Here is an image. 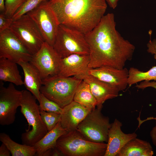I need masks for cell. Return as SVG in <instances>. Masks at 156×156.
Returning <instances> with one entry per match:
<instances>
[{
	"label": "cell",
	"mask_w": 156,
	"mask_h": 156,
	"mask_svg": "<svg viewBox=\"0 0 156 156\" xmlns=\"http://www.w3.org/2000/svg\"><path fill=\"white\" fill-rule=\"evenodd\" d=\"M109 6L113 9H115L117 6L119 0H105Z\"/></svg>",
	"instance_id": "34"
},
{
	"label": "cell",
	"mask_w": 156,
	"mask_h": 156,
	"mask_svg": "<svg viewBox=\"0 0 156 156\" xmlns=\"http://www.w3.org/2000/svg\"><path fill=\"white\" fill-rule=\"evenodd\" d=\"M14 20L12 18L6 16L4 13L0 14V33L9 29Z\"/></svg>",
	"instance_id": "29"
},
{
	"label": "cell",
	"mask_w": 156,
	"mask_h": 156,
	"mask_svg": "<svg viewBox=\"0 0 156 156\" xmlns=\"http://www.w3.org/2000/svg\"><path fill=\"white\" fill-rule=\"evenodd\" d=\"M73 101L92 109L95 108L97 105L89 85L83 80L77 88Z\"/></svg>",
	"instance_id": "23"
},
{
	"label": "cell",
	"mask_w": 156,
	"mask_h": 156,
	"mask_svg": "<svg viewBox=\"0 0 156 156\" xmlns=\"http://www.w3.org/2000/svg\"><path fill=\"white\" fill-rule=\"evenodd\" d=\"M67 133L62 126L60 121L58 122L53 129L33 145L36 151L35 155L42 156L46 151L56 147L58 139Z\"/></svg>",
	"instance_id": "19"
},
{
	"label": "cell",
	"mask_w": 156,
	"mask_h": 156,
	"mask_svg": "<svg viewBox=\"0 0 156 156\" xmlns=\"http://www.w3.org/2000/svg\"><path fill=\"white\" fill-rule=\"evenodd\" d=\"M89 55L73 54L61 58L58 76L64 77H77L88 73Z\"/></svg>",
	"instance_id": "15"
},
{
	"label": "cell",
	"mask_w": 156,
	"mask_h": 156,
	"mask_svg": "<svg viewBox=\"0 0 156 156\" xmlns=\"http://www.w3.org/2000/svg\"><path fill=\"white\" fill-rule=\"evenodd\" d=\"M9 29L32 55L44 42L37 25L27 14L14 20Z\"/></svg>",
	"instance_id": "8"
},
{
	"label": "cell",
	"mask_w": 156,
	"mask_h": 156,
	"mask_svg": "<svg viewBox=\"0 0 156 156\" xmlns=\"http://www.w3.org/2000/svg\"><path fill=\"white\" fill-rule=\"evenodd\" d=\"M49 0H27L18 9L12 17L14 21L33 10L42 3Z\"/></svg>",
	"instance_id": "25"
},
{
	"label": "cell",
	"mask_w": 156,
	"mask_h": 156,
	"mask_svg": "<svg viewBox=\"0 0 156 156\" xmlns=\"http://www.w3.org/2000/svg\"><path fill=\"white\" fill-rule=\"evenodd\" d=\"M27 0H5V11L4 14L12 18L14 13Z\"/></svg>",
	"instance_id": "28"
},
{
	"label": "cell",
	"mask_w": 156,
	"mask_h": 156,
	"mask_svg": "<svg viewBox=\"0 0 156 156\" xmlns=\"http://www.w3.org/2000/svg\"><path fill=\"white\" fill-rule=\"evenodd\" d=\"M32 57L9 28L0 33V58H5L18 64L20 62H30Z\"/></svg>",
	"instance_id": "12"
},
{
	"label": "cell",
	"mask_w": 156,
	"mask_h": 156,
	"mask_svg": "<svg viewBox=\"0 0 156 156\" xmlns=\"http://www.w3.org/2000/svg\"><path fill=\"white\" fill-rule=\"evenodd\" d=\"M82 80L74 77H49L42 80L40 92L63 108L73 101L77 88Z\"/></svg>",
	"instance_id": "5"
},
{
	"label": "cell",
	"mask_w": 156,
	"mask_h": 156,
	"mask_svg": "<svg viewBox=\"0 0 156 156\" xmlns=\"http://www.w3.org/2000/svg\"><path fill=\"white\" fill-rule=\"evenodd\" d=\"M85 36L90 50V68L107 66L122 69L132 59L135 47L116 29L113 13L105 15Z\"/></svg>",
	"instance_id": "1"
},
{
	"label": "cell",
	"mask_w": 156,
	"mask_h": 156,
	"mask_svg": "<svg viewBox=\"0 0 156 156\" xmlns=\"http://www.w3.org/2000/svg\"><path fill=\"white\" fill-rule=\"evenodd\" d=\"M39 103L40 111L54 112L61 114L62 112L63 108L56 103L48 99L41 93Z\"/></svg>",
	"instance_id": "27"
},
{
	"label": "cell",
	"mask_w": 156,
	"mask_h": 156,
	"mask_svg": "<svg viewBox=\"0 0 156 156\" xmlns=\"http://www.w3.org/2000/svg\"><path fill=\"white\" fill-rule=\"evenodd\" d=\"M92 109L74 101L63 108L60 122L69 132L77 130L79 124Z\"/></svg>",
	"instance_id": "16"
},
{
	"label": "cell",
	"mask_w": 156,
	"mask_h": 156,
	"mask_svg": "<svg viewBox=\"0 0 156 156\" xmlns=\"http://www.w3.org/2000/svg\"><path fill=\"white\" fill-rule=\"evenodd\" d=\"M21 111L26 119L28 129L21 135L23 144L33 146L41 139L48 131L40 116L39 105L36 97L29 91H21Z\"/></svg>",
	"instance_id": "3"
},
{
	"label": "cell",
	"mask_w": 156,
	"mask_h": 156,
	"mask_svg": "<svg viewBox=\"0 0 156 156\" xmlns=\"http://www.w3.org/2000/svg\"><path fill=\"white\" fill-rule=\"evenodd\" d=\"M61 58L53 46L44 42L30 62L38 70L43 80L58 75Z\"/></svg>",
	"instance_id": "11"
},
{
	"label": "cell",
	"mask_w": 156,
	"mask_h": 156,
	"mask_svg": "<svg viewBox=\"0 0 156 156\" xmlns=\"http://www.w3.org/2000/svg\"><path fill=\"white\" fill-rule=\"evenodd\" d=\"M48 1L42 3L27 14L37 25L44 41L53 46L59 24Z\"/></svg>",
	"instance_id": "9"
},
{
	"label": "cell",
	"mask_w": 156,
	"mask_h": 156,
	"mask_svg": "<svg viewBox=\"0 0 156 156\" xmlns=\"http://www.w3.org/2000/svg\"><path fill=\"white\" fill-rule=\"evenodd\" d=\"M122 123L115 119L111 123L108 133V141L104 156H116L121 148L128 142L137 137L135 133L126 134L121 130Z\"/></svg>",
	"instance_id": "17"
},
{
	"label": "cell",
	"mask_w": 156,
	"mask_h": 156,
	"mask_svg": "<svg viewBox=\"0 0 156 156\" xmlns=\"http://www.w3.org/2000/svg\"><path fill=\"white\" fill-rule=\"evenodd\" d=\"M41 119L49 131L55 126L60 120L61 114L54 112L40 111Z\"/></svg>",
	"instance_id": "26"
},
{
	"label": "cell",
	"mask_w": 156,
	"mask_h": 156,
	"mask_svg": "<svg viewBox=\"0 0 156 156\" xmlns=\"http://www.w3.org/2000/svg\"><path fill=\"white\" fill-rule=\"evenodd\" d=\"M17 63L8 59L0 58V81L8 82L16 86L23 85Z\"/></svg>",
	"instance_id": "21"
},
{
	"label": "cell",
	"mask_w": 156,
	"mask_h": 156,
	"mask_svg": "<svg viewBox=\"0 0 156 156\" xmlns=\"http://www.w3.org/2000/svg\"><path fill=\"white\" fill-rule=\"evenodd\" d=\"M0 11L1 13H4V12H5V0H0Z\"/></svg>",
	"instance_id": "36"
},
{
	"label": "cell",
	"mask_w": 156,
	"mask_h": 156,
	"mask_svg": "<svg viewBox=\"0 0 156 156\" xmlns=\"http://www.w3.org/2000/svg\"><path fill=\"white\" fill-rule=\"evenodd\" d=\"M88 74L116 87L120 91L125 90L128 85V70L126 68L120 69L103 66L90 69Z\"/></svg>",
	"instance_id": "13"
},
{
	"label": "cell",
	"mask_w": 156,
	"mask_h": 156,
	"mask_svg": "<svg viewBox=\"0 0 156 156\" xmlns=\"http://www.w3.org/2000/svg\"><path fill=\"white\" fill-rule=\"evenodd\" d=\"M153 148L148 142L136 138L126 144L116 156H152Z\"/></svg>",
	"instance_id": "20"
},
{
	"label": "cell",
	"mask_w": 156,
	"mask_h": 156,
	"mask_svg": "<svg viewBox=\"0 0 156 156\" xmlns=\"http://www.w3.org/2000/svg\"><path fill=\"white\" fill-rule=\"evenodd\" d=\"M75 77L84 80L89 85L91 91L96 100L97 107L102 108L103 104L105 101L117 97L120 91L116 87L88 73Z\"/></svg>",
	"instance_id": "14"
},
{
	"label": "cell",
	"mask_w": 156,
	"mask_h": 156,
	"mask_svg": "<svg viewBox=\"0 0 156 156\" xmlns=\"http://www.w3.org/2000/svg\"><path fill=\"white\" fill-rule=\"evenodd\" d=\"M135 87L139 89L144 90L148 87H152L156 90V81H144L141 82L139 84H137ZM152 119H156V117L148 118L145 120H141V122L143 123L144 121Z\"/></svg>",
	"instance_id": "30"
},
{
	"label": "cell",
	"mask_w": 156,
	"mask_h": 156,
	"mask_svg": "<svg viewBox=\"0 0 156 156\" xmlns=\"http://www.w3.org/2000/svg\"><path fill=\"white\" fill-rule=\"evenodd\" d=\"M155 120V125L151 131L150 135L153 144L156 146V119Z\"/></svg>",
	"instance_id": "33"
},
{
	"label": "cell",
	"mask_w": 156,
	"mask_h": 156,
	"mask_svg": "<svg viewBox=\"0 0 156 156\" xmlns=\"http://www.w3.org/2000/svg\"><path fill=\"white\" fill-rule=\"evenodd\" d=\"M0 141L7 146L12 156H33L36 155V151L33 146L17 143L5 133H0Z\"/></svg>",
	"instance_id": "22"
},
{
	"label": "cell",
	"mask_w": 156,
	"mask_h": 156,
	"mask_svg": "<svg viewBox=\"0 0 156 156\" xmlns=\"http://www.w3.org/2000/svg\"><path fill=\"white\" fill-rule=\"evenodd\" d=\"M152 32L151 30L149 31L150 39L146 45L147 48V51L148 53L153 55L154 58L156 61V38L151 40V36Z\"/></svg>",
	"instance_id": "31"
},
{
	"label": "cell",
	"mask_w": 156,
	"mask_h": 156,
	"mask_svg": "<svg viewBox=\"0 0 156 156\" xmlns=\"http://www.w3.org/2000/svg\"><path fill=\"white\" fill-rule=\"evenodd\" d=\"M53 46L61 58L73 54L89 55L90 53L85 34L61 24L59 25Z\"/></svg>",
	"instance_id": "6"
},
{
	"label": "cell",
	"mask_w": 156,
	"mask_h": 156,
	"mask_svg": "<svg viewBox=\"0 0 156 156\" xmlns=\"http://www.w3.org/2000/svg\"><path fill=\"white\" fill-rule=\"evenodd\" d=\"M107 145L88 140L76 130L61 136L56 147L65 156H104Z\"/></svg>",
	"instance_id": "4"
},
{
	"label": "cell",
	"mask_w": 156,
	"mask_h": 156,
	"mask_svg": "<svg viewBox=\"0 0 156 156\" xmlns=\"http://www.w3.org/2000/svg\"><path fill=\"white\" fill-rule=\"evenodd\" d=\"M59 25L84 34L92 30L105 15V0H49Z\"/></svg>",
	"instance_id": "2"
},
{
	"label": "cell",
	"mask_w": 156,
	"mask_h": 156,
	"mask_svg": "<svg viewBox=\"0 0 156 156\" xmlns=\"http://www.w3.org/2000/svg\"><path fill=\"white\" fill-rule=\"evenodd\" d=\"M63 155L61 152L56 147L52 149L51 156H58Z\"/></svg>",
	"instance_id": "35"
},
{
	"label": "cell",
	"mask_w": 156,
	"mask_h": 156,
	"mask_svg": "<svg viewBox=\"0 0 156 156\" xmlns=\"http://www.w3.org/2000/svg\"><path fill=\"white\" fill-rule=\"evenodd\" d=\"M10 151L7 146L2 143L0 146V156H10Z\"/></svg>",
	"instance_id": "32"
},
{
	"label": "cell",
	"mask_w": 156,
	"mask_h": 156,
	"mask_svg": "<svg viewBox=\"0 0 156 156\" xmlns=\"http://www.w3.org/2000/svg\"><path fill=\"white\" fill-rule=\"evenodd\" d=\"M0 81V124L8 125L15 120L17 109L21 105L22 92L16 89L13 83H10L5 87L3 82Z\"/></svg>",
	"instance_id": "10"
},
{
	"label": "cell",
	"mask_w": 156,
	"mask_h": 156,
	"mask_svg": "<svg viewBox=\"0 0 156 156\" xmlns=\"http://www.w3.org/2000/svg\"><path fill=\"white\" fill-rule=\"evenodd\" d=\"M22 68L24 74L23 85L39 102L42 79L37 69L29 62H20L18 64Z\"/></svg>",
	"instance_id": "18"
},
{
	"label": "cell",
	"mask_w": 156,
	"mask_h": 156,
	"mask_svg": "<svg viewBox=\"0 0 156 156\" xmlns=\"http://www.w3.org/2000/svg\"><path fill=\"white\" fill-rule=\"evenodd\" d=\"M128 83L130 86L144 81H156V66L152 67L145 72L131 67L128 70Z\"/></svg>",
	"instance_id": "24"
},
{
	"label": "cell",
	"mask_w": 156,
	"mask_h": 156,
	"mask_svg": "<svg viewBox=\"0 0 156 156\" xmlns=\"http://www.w3.org/2000/svg\"><path fill=\"white\" fill-rule=\"evenodd\" d=\"M102 108L93 109L78 125L77 130L86 139L95 143H107L111 124L101 113Z\"/></svg>",
	"instance_id": "7"
}]
</instances>
